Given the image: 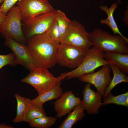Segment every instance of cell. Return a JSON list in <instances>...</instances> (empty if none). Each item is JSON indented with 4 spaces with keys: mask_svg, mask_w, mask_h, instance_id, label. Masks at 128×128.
I'll return each instance as SVG.
<instances>
[{
    "mask_svg": "<svg viewBox=\"0 0 128 128\" xmlns=\"http://www.w3.org/2000/svg\"><path fill=\"white\" fill-rule=\"evenodd\" d=\"M48 37L47 32L27 39L28 47L36 67L50 68L58 63V46Z\"/></svg>",
    "mask_w": 128,
    "mask_h": 128,
    "instance_id": "obj_1",
    "label": "cell"
},
{
    "mask_svg": "<svg viewBox=\"0 0 128 128\" xmlns=\"http://www.w3.org/2000/svg\"><path fill=\"white\" fill-rule=\"evenodd\" d=\"M93 45L104 52L128 55V39L118 35H112L99 28L89 33Z\"/></svg>",
    "mask_w": 128,
    "mask_h": 128,
    "instance_id": "obj_2",
    "label": "cell"
},
{
    "mask_svg": "<svg viewBox=\"0 0 128 128\" xmlns=\"http://www.w3.org/2000/svg\"><path fill=\"white\" fill-rule=\"evenodd\" d=\"M104 53L93 45L78 67L71 71L62 73L64 78L69 79L78 78L83 75L94 72L100 66L109 64L104 58Z\"/></svg>",
    "mask_w": 128,
    "mask_h": 128,
    "instance_id": "obj_3",
    "label": "cell"
},
{
    "mask_svg": "<svg viewBox=\"0 0 128 128\" xmlns=\"http://www.w3.org/2000/svg\"><path fill=\"white\" fill-rule=\"evenodd\" d=\"M60 43L71 46L86 51L93 46L89 33L84 26L75 20L71 21Z\"/></svg>",
    "mask_w": 128,
    "mask_h": 128,
    "instance_id": "obj_4",
    "label": "cell"
},
{
    "mask_svg": "<svg viewBox=\"0 0 128 128\" xmlns=\"http://www.w3.org/2000/svg\"><path fill=\"white\" fill-rule=\"evenodd\" d=\"M61 80L59 76L55 77L47 69L36 67L30 70L29 74L21 81L31 85L40 94L50 89Z\"/></svg>",
    "mask_w": 128,
    "mask_h": 128,
    "instance_id": "obj_5",
    "label": "cell"
},
{
    "mask_svg": "<svg viewBox=\"0 0 128 128\" xmlns=\"http://www.w3.org/2000/svg\"><path fill=\"white\" fill-rule=\"evenodd\" d=\"M0 33L4 37L9 36L15 41L25 44L27 39L23 34L20 10L14 5L7 14L6 18L0 25Z\"/></svg>",
    "mask_w": 128,
    "mask_h": 128,
    "instance_id": "obj_6",
    "label": "cell"
},
{
    "mask_svg": "<svg viewBox=\"0 0 128 128\" xmlns=\"http://www.w3.org/2000/svg\"><path fill=\"white\" fill-rule=\"evenodd\" d=\"M56 11L55 10L22 22V30L25 38L27 39L46 32L55 19Z\"/></svg>",
    "mask_w": 128,
    "mask_h": 128,
    "instance_id": "obj_7",
    "label": "cell"
},
{
    "mask_svg": "<svg viewBox=\"0 0 128 128\" xmlns=\"http://www.w3.org/2000/svg\"><path fill=\"white\" fill-rule=\"evenodd\" d=\"M17 4L22 23L55 10L48 0H19Z\"/></svg>",
    "mask_w": 128,
    "mask_h": 128,
    "instance_id": "obj_8",
    "label": "cell"
},
{
    "mask_svg": "<svg viewBox=\"0 0 128 128\" xmlns=\"http://www.w3.org/2000/svg\"><path fill=\"white\" fill-rule=\"evenodd\" d=\"M87 51L71 46L60 43L57 53L58 63L62 66L75 69L81 64Z\"/></svg>",
    "mask_w": 128,
    "mask_h": 128,
    "instance_id": "obj_9",
    "label": "cell"
},
{
    "mask_svg": "<svg viewBox=\"0 0 128 128\" xmlns=\"http://www.w3.org/2000/svg\"><path fill=\"white\" fill-rule=\"evenodd\" d=\"M4 37L5 44L11 49L15 55L16 64L22 65L30 70L36 67L25 44L17 42L9 36Z\"/></svg>",
    "mask_w": 128,
    "mask_h": 128,
    "instance_id": "obj_10",
    "label": "cell"
},
{
    "mask_svg": "<svg viewBox=\"0 0 128 128\" xmlns=\"http://www.w3.org/2000/svg\"><path fill=\"white\" fill-rule=\"evenodd\" d=\"M111 69L109 64L102 66L99 70L95 72L83 75L78 78L80 81L93 85L97 91L102 96L112 79Z\"/></svg>",
    "mask_w": 128,
    "mask_h": 128,
    "instance_id": "obj_11",
    "label": "cell"
},
{
    "mask_svg": "<svg viewBox=\"0 0 128 128\" xmlns=\"http://www.w3.org/2000/svg\"><path fill=\"white\" fill-rule=\"evenodd\" d=\"M81 102V98L76 96L71 91H67L53 102L56 114L55 117L61 118L69 114Z\"/></svg>",
    "mask_w": 128,
    "mask_h": 128,
    "instance_id": "obj_12",
    "label": "cell"
},
{
    "mask_svg": "<svg viewBox=\"0 0 128 128\" xmlns=\"http://www.w3.org/2000/svg\"><path fill=\"white\" fill-rule=\"evenodd\" d=\"M91 84L87 83L83 91V98L82 102L85 110L89 114H97L100 107L102 105L101 102L102 96L98 92L91 89Z\"/></svg>",
    "mask_w": 128,
    "mask_h": 128,
    "instance_id": "obj_13",
    "label": "cell"
},
{
    "mask_svg": "<svg viewBox=\"0 0 128 128\" xmlns=\"http://www.w3.org/2000/svg\"><path fill=\"white\" fill-rule=\"evenodd\" d=\"M61 81L58 82L51 89L38 95L31 100L30 104L43 106L47 101L57 99L63 93V89L61 87Z\"/></svg>",
    "mask_w": 128,
    "mask_h": 128,
    "instance_id": "obj_14",
    "label": "cell"
},
{
    "mask_svg": "<svg viewBox=\"0 0 128 128\" xmlns=\"http://www.w3.org/2000/svg\"><path fill=\"white\" fill-rule=\"evenodd\" d=\"M104 57L109 64L117 66L125 75L128 74V55L118 53H104Z\"/></svg>",
    "mask_w": 128,
    "mask_h": 128,
    "instance_id": "obj_15",
    "label": "cell"
},
{
    "mask_svg": "<svg viewBox=\"0 0 128 128\" xmlns=\"http://www.w3.org/2000/svg\"><path fill=\"white\" fill-rule=\"evenodd\" d=\"M118 5L116 2L113 3L110 8L105 5H100L99 7L102 10L105 12L107 15V17L106 19L100 20V23L105 24L109 26L113 31L114 35L117 34L123 37L126 38L121 32L119 30L116 23L114 19L113 14Z\"/></svg>",
    "mask_w": 128,
    "mask_h": 128,
    "instance_id": "obj_16",
    "label": "cell"
},
{
    "mask_svg": "<svg viewBox=\"0 0 128 128\" xmlns=\"http://www.w3.org/2000/svg\"><path fill=\"white\" fill-rule=\"evenodd\" d=\"M83 105L82 102L76 105L70 112L58 128H71L73 125L82 119L85 116Z\"/></svg>",
    "mask_w": 128,
    "mask_h": 128,
    "instance_id": "obj_17",
    "label": "cell"
},
{
    "mask_svg": "<svg viewBox=\"0 0 128 128\" xmlns=\"http://www.w3.org/2000/svg\"><path fill=\"white\" fill-rule=\"evenodd\" d=\"M109 64L113 72V77L106 89L103 96L104 98L107 96L111 90L117 85L122 82H128V77L117 66L112 64Z\"/></svg>",
    "mask_w": 128,
    "mask_h": 128,
    "instance_id": "obj_18",
    "label": "cell"
},
{
    "mask_svg": "<svg viewBox=\"0 0 128 128\" xmlns=\"http://www.w3.org/2000/svg\"><path fill=\"white\" fill-rule=\"evenodd\" d=\"M14 96L17 102V113L13 121L14 123H20L23 121L25 113L30 104L31 100L16 93L14 95Z\"/></svg>",
    "mask_w": 128,
    "mask_h": 128,
    "instance_id": "obj_19",
    "label": "cell"
},
{
    "mask_svg": "<svg viewBox=\"0 0 128 128\" xmlns=\"http://www.w3.org/2000/svg\"><path fill=\"white\" fill-rule=\"evenodd\" d=\"M46 114L43 106L30 104L25 113L23 121L28 123L37 118L46 116Z\"/></svg>",
    "mask_w": 128,
    "mask_h": 128,
    "instance_id": "obj_20",
    "label": "cell"
},
{
    "mask_svg": "<svg viewBox=\"0 0 128 128\" xmlns=\"http://www.w3.org/2000/svg\"><path fill=\"white\" fill-rule=\"evenodd\" d=\"M57 119L56 117L46 116L36 119L28 123L32 128H49L55 123Z\"/></svg>",
    "mask_w": 128,
    "mask_h": 128,
    "instance_id": "obj_21",
    "label": "cell"
},
{
    "mask_svg": "<svg viewBox=\"0 0 128 128\" xmlns=\"http://www.w3.org/2000/svg\"><path fill=\"white\" fill-rule=\"evenodd\" d=\"M110 104L122 105L128 107V92L117 96H114L110 92L107 96L104 98L102 105Z\"/></svg>",
    "mask_w": 128,
    "mask_h": 128,
    "instance_id": "obj_22",
    "label": "cell"
},
{
    "mask_svg": "<svg viewBox=\"0 0 128 128\" xmlns=\"http://www.w3.org/2000/svg\"><path fill=\"white\" fill-rule=\"evenodd\" d=\"M55 19L57 23L62 38L69 27L71 21L67 17L64 12L59 10L56 11Z\"/></svg>",
    "mask_w": 128,
    "mask_h": 128,
    "instance_id": "obj_23",
    "label": "cell"
},
{
    "mask_svg": "<svg viewBox=\"0 0 128 128\" xmlns=\"http://www.w3.org/2000/svg\"><path fill=\"white\" fill-rule=\"evenodd\" d=\"M47 32L51 40L56 43H60L62 36L55 19L47 31Z\"/></svg>",
    "mask_w": 128,
    "mask_h": 128,
    "instance_id": "obj_24",
    "label": "cell"
},
{
    "mask_svg": "<svg viewBox=\"0 0 128 128\" xmlns=\"http://www.w3.org/2000/svg\"><path fill=\"white\" fill-rule=\"evenodd\" d=\"M15 55L13 53L6 55H0V69L7 65H15Z\"/></svg>",
    "mask_w": 128,
    "mask_h": 128,
    "instance_id": "obj_25",
    "label": "cell"
},
{
    "mask_svg": "<svg viewBox=\"0 0 128 128\" xmlns=\"http://www.w3.org/2000/svg\"><path fill=\"white\" fill-rule=\"evenodd\" d=\"M19 0H4L0 6V10L6 14Z\"/></svg>",
    "mask_w": 128,
    "mask_h": 128,
    "instance_id": "obj_26",
    "label": "cell"
},
{
    "mask_svg": "<svg viewBox=\"0 0 128 128\" xmlns=\"http://www.w3.org/2000/svg\"><path fill=\"white\" fill-rule=\"evenodd\" d=\"M123 20L126 25L128 27V5L124 13V17Z\"/></svg>",
    "mask_w": 128,
    "mask_h": 128,
    "instance_id": "obj_27",
    "label": "cell"
},
{
    "mask_svg": "<svg viewBox=\"0 0 128 128\" xmlns=\"http://www.w3.org/2000/svg\"><path fill=\"white\" fill-rule=\"evenodd\" d=\"M6 17V14L0 10V25L5 21Z\"/></svg>",
    "mask_w": 128,
    "mask_h": 128,
    "instance_id": "obj_28",
    "label": "cell"
},
{
    "mask_svg": "<svg viewBox=\"0 0 128 128\" xmlns=\"http://www.w3.org/2000/svg\"><path fill=\"white\" fill-rule=\"evenodd\" d=\"M14 127L7 125L4 123H0V128H14Z\"/></svg>",
    "mask_w": 128,
    "mask_h": 128,
    "instance_id": "obj_29",
    "label": "cell"
},
{
    "mask_svg": "<svg viewBox=\"0 0 128 128\" xmlns=\"http://www.w3.org/2000/svg\"><path fill=\"white\" fill-rule=\"evenodd\" d=\"M118 1V3L120 4H122V2H121L120 0H117Z\"/></svg>",
    "mask_w": 128,
    "mask_h": 128,
    "instance_id": "obj_30",
    "label": "cell"
},
{
    "mask_svg": "<svg viewBox=\"0 0 128 128\" xmlns=\"http://www.w3.org/2000/svg\"><path fill=\"white\" fill-rule=\"evenodd\" d=\"M4 0H0V4L3 2Z\"/></svg>",
    "mask_w": 128,
    "mask_h": 128,
    "instance_id": "obj_31",
    "label": "cell"
}]
</instances>
